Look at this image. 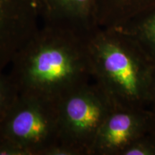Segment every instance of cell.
Here are the masks:
<instances>
[{
  "label": "cell",
  "instance_id": "11",
  "mask_svg": "<svg viewBox=\"0 0 155 155\" xmlns=\"http://www.w3.org/2000/svg\"><path fill=\"white\" fill-rule=\"evenodd\" d=\"M121 155H155V138L149 131L125 148Z\"/></svg>",
  "mask_w": 155,
  "mask_h": 155
},
{
  "label": "cell",
  "instance_id": "4",
  "mask_svg": "<svg viewBox=\"0 0 155 155\" xmlns=\"http://www.w3.org/2000/svg\"><path fill=\"white\" fill-rule=\"evenodd\" d=\"M0 141L25 155H48L59 144L57 102L19 94L0 123Z\"/></svg>",
  "mask_w": 155,
  "mask_h": 155
},
{
  "label": "cell",
  "instance_id": "8",
  "mask_svg": "<svg viewBox=\"0 0 155 155\" xmlns=\"http://www.w3.org/2000/svg\"><path fill=\"white\" fill-rule=\"evenodd\" d=\"M154 7L155 0H97V24L101 28H117Z\"/></svg>",
  "mask_w": 155,
  "mask_h": 155
},
{
  "label": "cell",
  "instance_id": "9",
  "mask_svg": "<svg viewBox=\"0 0 155 155\" xmlns=\"http://www.w3.org/2000/svg\"><path fill=\"white\" fill-rule=\"evenodd\" d=\"M116 28L132 39L155 64V7L141 12Z\"/></svg>",
  "mask_w": 155,
  "mask_h": 155
},
{
  "label": "cell",
  "instance_id": "13",
  "mask_svg": "<svg viewBox=\"0 0 155 155\" xmlns=\"http://www.w3.org/2000/svg\"><path fill=\"white\" fill-rule=\"evenodd\" d=\"M151 114V122L150 133L155 138V108H150Z\"/></svg>",
  "mask_w": 155,
  "mask_h": 155
},
{
  "label": "cell",
  "instance_id": "1",
  "mask_svg": "<svg viewBox=\"0 0 155 155\" xmlns=\"http://www.w3.org/2000/svg\"><path fill=\"white\" fill-rule=\"evenodd\" d=\"M94 32L48 22L39 27L9 66L19 94L57 102L92 81L89 39Z\"/></svg>",
  "mask_w": 155,
  "mask_h": 155
},
{
  "label": "cell",
  "instance_id": "5",
  "mask_svg": "<svg viewBox=\"0 0 155 155\" xmlns=\"http://www.w3.org/2000/svg\"><path fill=\"white\" fill-rule=\"evenodd\" d=\"M38 0H0V72L39 28Z\"/></svg>",
  "mask_w": 155,
  "mask_h": 155
},
{
  "label": "cell",
  "instance_id": "3",
  "mask_svg": "<svg viewBox=\"0 0 155 155\" xmlns=\"http://www.w3.org/2000/svg\"><path fill=\"white\" fill-rule=\"evenodd\" d=\"M59 144L72 155H92L97 135L115 107L94 80L68 93L57 101Z\"/></svg>",
  "mask_w": 155,
  "mask_h": 155
},
{
  "label": "cell",
  "instance_id": "6",
  "mask_svg": "<svg viewBox=\"0 0 155 155\" xmlns=\"http://www.w3.org/2000/svg\"><path fill=\"white\" fill-rule=\"evenodd\" d=\"M150 109L115 106L101 127L92 155H121L125 148L150 131Z\"/></svg>",
  "mask_w": 155,
  "mask_h": 155
},
{
  "label": "cell",
  "instance_id": "2",
  "mask_svg": "<svg viewBox=\"0 0 155 155\" xmlns=\"http://www.w3.org/2000/svg\"><path fill=\"white\" fill-rule=\"evenodd\" d=\"M89 53L93 80L115 106L149 109L153 63L132 39L119 28H99Z\"/></svg>",
  "mask_w": 155,
  "mask_h": 155
},
{
  "label": "cell",
  "instance_id": "7",
  "mask_svg": "<svg viewBox=\"0 0 155 155\" xmlns=\"http://www.w3.org/2000/svg\"><path fill=\"white\" fill-rule=\"evenodd\" d=\"M97 0H38L39 9L46 22L70 27L86 32L98 28Z\"/></svg>",
  "mask_w": 155,
  "mask_h": 155
},
{
  "label": "cell",
  "instance_id": "12",
  "mask_svg": "<svg viewBox=\"0 0 155 155\" xmlns=\"http://www.w3.org/2000/svg\"><path fill=\"white\" fill-rule=\"evenodd\" d=\"M150 108H155V64H153L150 91Z\"/></svg>",
  "mask_w": 155,
  "mask_h": 155
},
{
  "label": "cell",
  "instance_id": "10",
  "mask_svg": "<svg viewBox=\"0 0 155 155\" xmlns=\"http://www.w3.org/2000/svg\"><path fill=\"white\" fill-rule=\"evenodd\" d=\"M19 91L8 72H0V123L19 96Z\"/></svg>",
  "mask_w": 155,
  "mask_h": 155
}]
</instances>
